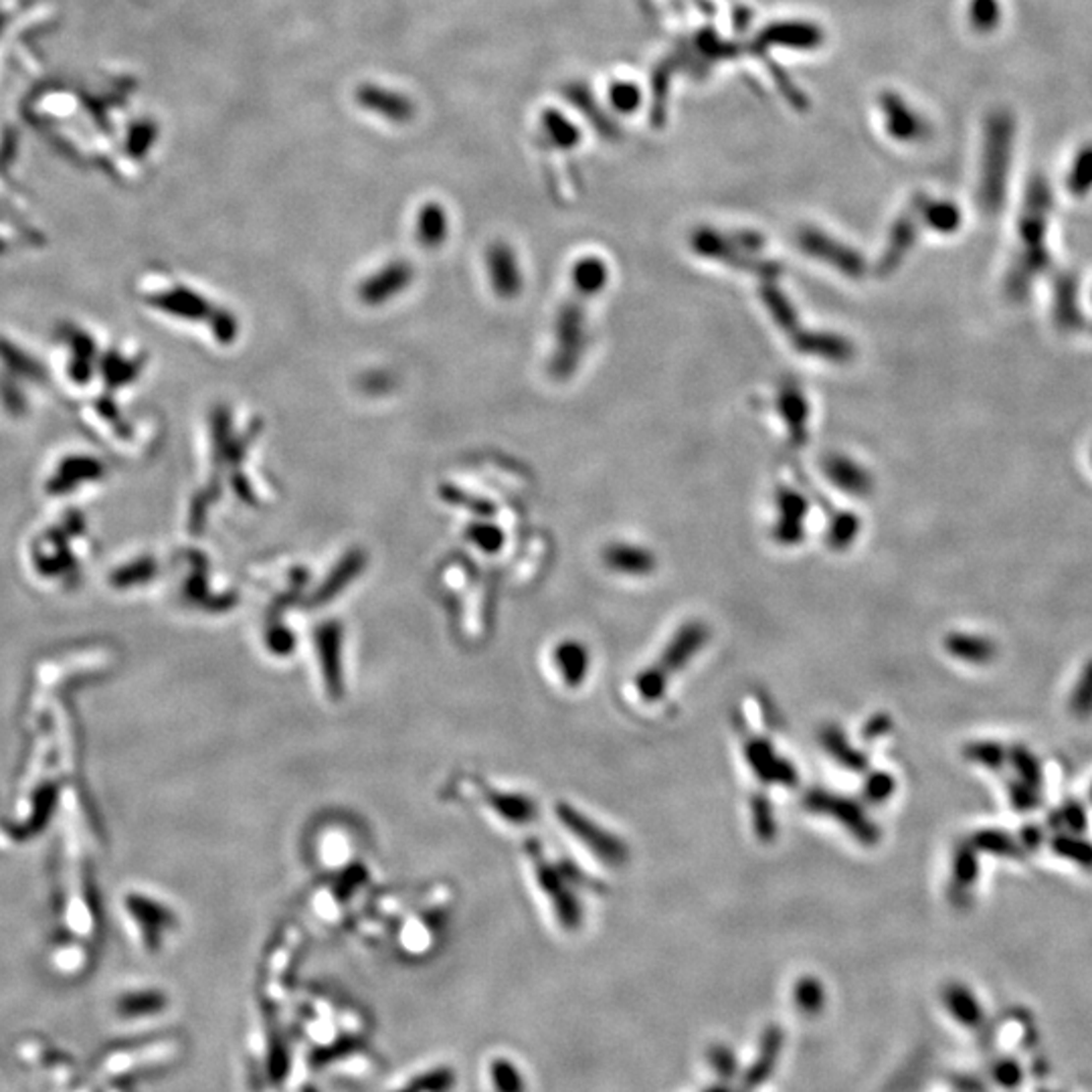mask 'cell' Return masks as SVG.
Here are the masks:
<instances>
[{
	"mask_svg": "<svg viewBox=\"0 0 1092 1092\" xmlns=\"http://www.w3.org/2000/svg\"><path fill=\"white\" fill-rule=\"evenodd\" d=\"M363 565H365V559L361 557V553H353V555H348V557H346V561L342 563V567L338 565L340 569H336V571H334V573L330 575L328 582L324 584V587H322V591H320V593L316 595V597H318V601H320V603H324V601H328V597H332L334 593H338V589H344V584H346V580H348L350 577H355V575H359V571L363 569Z\"/></svg>",
	"mask_w": 1092,
	"mask_h": 1092,
	"instance_id": "cell-23",
	"label": "cell"
},
{
	"mask_svg": "<svg viewBox=\"0 0 1092 1092\" xmlns=\"http://www.w3.org/2000/svg\"><path fill=\"white\" fill-rule=\"evenodd\" d=\"M1013 138H1016V118L1007 109H993L984 130V156H982V186L980 197L986 209L997 211L1003 197L1011 167Z\"/></svg>",
	"mask_w": 1092,
	"mask_h": 1092,
	"instance_id": "cell-2",
	"label": "cell"
},
{
	"mask_svg": "<svg viewBox=\"0 0 1092 1092\" xmlns=\"http://www.w3.org/2000/svg\"><path fill=\"white\" fill-rule=\"evenodd\" d=\"M967 759H971L973 763H980L984 767H990V769H995L999 767L1003 761V751L995 745V743H975L971 747H967L965 751Z\"/></svg>",
	"mask_w": 1092,
	"mask_h": 1092,
	"instance_id": "cell-27",
	"label": "cell"
},
{
	"mask_svg": "<svg viewBox=\"0 0 1092 1092\" xmlns=\"http://www.w3.org/2000/svg\"><path fill=\"white\" fill-rule=\"evenodd\" d=\"M803 805L807 807V811L834 817L836 822H840L853 838H857L866 846L876 844L880 838L876 824L862 811V807L850 797L834 795L832 791L813 789L805 795Z\"/></svg>",
	"mask_w": 1092,
	"mask_h": 1092,
	"instance_id": "cell-5",
	"label": "cell"
},
{
	"mask_svg": "<svg viewBox=\"0 0 1092 1092\" xmlns=\"http://www.w3.org/2000/svg\"><path fill=\"white\" fill-rule=\"evenodd\" d=\"M557 817L561 826L575 838L579 844H582L591 853L597 855L607 866H621L628 862L630 848L621 838L613 836L605 828L597 826L593 819H589L584 813L577 811L569 803L557 805Z\"/></svg>",
	"mask_w": 1092,
	"mask_h": 1092,
	"instance_id": "cell-4",
	"label": "cell"
},
{
	"mask_svg": "<svg viewBox=\"0 0 1092 1092\" xmlns=\"http://www.w3.org/2000/svg\"><path fill=\"white\" fill-rule=\"evenodd\" d=\"M316 661L330 698L342 694V630L336 623H324L314 636Z\"/></svg>",
	"mask_w": 1092,
	"mask_h": 1092,
	"instance_id": "cell-8",
	"label": "cell"
},
{
	"mask_svg": "<svg viewBox=\"0 0 1092 1092\" xmlns=\"http://www.w3.org/2000/svg\"><path fill=\"white\" fill-rule=\"evenodd\" d=\"M753 824L761 838H773L775 836V817L773 807L767 799H755L753 801Z\"/></svg>",
	"mask_w": 1092,
	"mask_h": 1092,
	"instance_id": "cell-29",
	"label": "cell"
},
{
	"mask_svg": "<svg viewBox=\"0 0 1092 1092\" xmlns=\"http://www.w3.org/2000/svg\"><path fill=\"white\" fill-rule=\"evenodd\" d=\"M528 857L532 862V876L536 880V886H538V890H540V894L544 896V899L549 901V905L553 907L559 922L565 928L579 926L580 905L577 901V896H575L571 884L575 880L582 882L584 878L575 876L579 872L571 864H565V866L549 864L544 860V855L538 848H532L528 852Z\"/></svg>",
	"mask_w": 1092,
	"mask_h": 1092,
	"instance_id": "cell-3",
	"label": "cell"
},
{
	"mask_svg": "<svg viewBox=\"0 0 1092 1092\" xmlns=\"http://www.w3.org/2000/svg\"><path fill=\"white\" fill-rule=\"evenodd\" d=\"M973 846H984L986 850L990 852H995V853H1013V842L1009 840V836L1001 834V832H993V830H984L980 832L978 836H975V842H971Z\"/></svg>",
	"mask_w": 1092,
	"mask_h": 1092,
	"instance_id": "cell-30",
	"label": "cell"
},
{
	"mask_svg": "<svg viewBox=\"0 0 1092 1092\" xmlns=\"http://www.w3.org/2000/svg\"><path fill=\"white\" fill-rule=\"evenodd\" d=\"M819 740H822V747L830 753V757L836 759V763H840L848 771L862 773V771L868 769L866 755L862 751L853 749L852 743L848 740V736L838 726H826L822 730V736H819Z\"/></svg>",
	"mask_w": 1092,
	"mask_h": 1092,
	"instance_id": "cell-16",
	"label": "cell"
},
{
	"mask_svg": "<svg viewBox=\"0 0 1092 1092\" xmlns=\"http://www.w3.org/2000/svg\"><path fill=\"white\" fill-rule=\"evenodd\" d=\"M1066 184L1076 197H1082V194L1092 188V142L1084 144L1076 152L1070 172L1066 176Z\"/></svg>",
	"mask_w": 1092,
	"mask_h": 1092,
	"instance_id": "cell-20",
	"label": "cell"
},
{
	"mask_svg": "<svg viewBox=\"0 0 1092 1092\" xmlns=\"http://www.w3.org/2000/svg\"><path fill=\"white\" fill-rule=\"evenodd\" d=\"M494 1086L498 1092H518L520 1090V1078L514 1070V1066L506 1060H496L492 1066Z\"/></svg>",
	"mask_w": 1092,
	"mask_h": 1092,
	"instance_id": "cell-28",
	"label": "cell"
},
{
	"mask_svg": "<svg viewBox=\"0 0 1092 1092\" xmlns=\"http://www.w3.org/2000/svg\"><path fill=\"white\" fill-rule=\"evenodd\" d=\"M709 628L702 621H690L682 626L674 638L668 642V646L661 651V655L655 659V664L664 670L668 676L686 668L688 661L705 648L709 642Z\"/></svg>",
	"mask_w": 1092,
	"mask_h": 1092,
	"instance_id": "cell-10",
	"label": "cell"
},
{
	"mask_svg": "<svg viewBox=\"0 0 1092 1092\" xmlns=\"http://www.w3.org/2000/svg\"><path fill=\"white\" fill-rule=\"evenodd\" d=\"M605 565L621 575L644 577L655 569V557L636 544H611L603 553Z\"/></svg>",
	"mask_w": 1092,
	"mask_h": 1092,
	"instance_id": "cell-15",
	"label": "cell"
},
{
	"mask_svg": "<svg viewBox=\"0 0 1092 1092\" xmlns=\"http://www.w3.org/2000/svg\"><path fill=\"white\" fill-rule=\"evenodd\" d=\"M542 126H544L546 134H549V138L559 148H573L579 142L577 128L567 118H563L561 111H557V109H546L544 111Z\"/></svg>",
	"mask_w": 1092,
	"mask_h": 1092,
	"instance_id": "cell-21",
	"label": "cell"
},
{
	"mask_svg": "<svg viewBox=\"0 0 1092 1092\" xmlns=\"http://www.w3.org/2000/svg\"><path fill=\"white\" fill-rule=\"evenodd\" d=\"M1090 797H1092V789H1090Z\"/></svg>",
	"mask_w": 1092,
	"mask_h": 1092,
	"instance_id": "cell-33",
	"label": "cell"
},
{
	"mask_svg": "<svg viewBox=\"0 0 1092 1092\" xmlns=\"http://www.w3.org/2000/svg\"><path fill=\"white\" fill-rule=\"evenodd\" d=\"M975 880H978V857L973 853V846L965 844L955 853L951 892H969Z\"/></svg>",
	"mask_w": 1092,
	"mask_h": 1092,
	"instance_id": "cell-18",
	"label": "cell"
},
{
	"mask_svg": "<svg viewBox=\"0 0 1092 1092\" xmlns=\"http://www.w3.org/2000/svg\"><path fill=\"white\" fill-rule=\"evenodd\" d=\"M892 720L886 717V715H876L868 724H866V736L872 738V736H880L882 732H886L890 728Z\"/></svg>",
	"mask_w": 1092,
	"mask_h": 1092,
	"instance_id": "cell-32",
	"label": "cell"
},
{
	"mask_svg": "<svg viewBox=\"0 0 1092 1092\" xmlns=\"http://www.w3.org/2000/svg\"><path fill=\"white\" fill-rule=\"evenodd\" d=\"M357 102L365 109L380 115V118L393 124H407L415 118V103L407 96H401L382 86H375V84L361 86L357 90Z\"/></svg>",
	"mask_w": 1092,
	"mask_h": 1092,
	"instance_id": "cell-11",
	"label": "cell"
},
{
	"mask_svg": "<svg viewBox=\"0 0 1092 1092\" xmlns=\"http://www.w3.org/2000/svg\"><path fill=\"white\" fill-rule=\"evenodd\" d=\"M1060 852L1064 855H1068L1070 860H1076L1078 864L1082 866H1092V848L1088 844H1068V842H1062L1060 846Z\"/></svg>",
	"mask_w": 1092,
	"mask_h": 1092,
	"instance_id": "cell-31",
	"label": "cell"
},
{
	"mask_svg": "<svg viewBox=\"0 0 1092 1092\" xmlns=\"http://www.w3.org/2000/svg\"><path fill=\"white\" fill-rule=\"evenodd\" d=\"M415 278V271L407 261H391L376 269L359 286V298L367 306H382L401 296Z\"/></svg>",
	"mask_w": 1092,
	"mask_h": 1092,
	"instance_id": "cell-6",
	"label": "cell"
},
{
	"mask_svg": "<svg viewBox=\"0 0 1092 1092\" xmlns=\"http://www.w3.org/2000/svg\"><path fill=\"white\" fill-rule=\"evenodd\" d=\"M947 651L963 661H971V664H986L995 655V646L980 636H963L953 634L945 642Z\"/></svg>",
	"mask_w": 1092,
	"mask_h": 1092,
	"instance_id": "cell-17",
	"label": "cell"
},
{
	"mask_svg": "<svg viewBox=\"0 0 1092 1092\" xmlns=\"http://www.w3.org/2000/svg\"><path fill=\"white\" fill-rule=\"evenodd\" d=\"M480 791H482L480 797H482L486 809L504 824L518 828L522 824L532 822V819L536 817V803L526 795L490 789L488 785L486 787L480 785Z\"/></svg>",
	"mask_w": 1092,
	"mask_h": 1092,
	"instance_id": "cell-12",
	"label": "cell"
},
{
	"mask_svg": "<svg viewBox=\"0 0 1092 1092\" xmlns=\"http://www.w3.org/2000/svg\"><path fill=\"white\" fill-rule=\"evenodd\" d=\"M1001 3L999 0H969L967 17L971 27L978 33H991L1001 25Z\"/></svg>",
	"mask_w": 1092,
	"mask_h": 1092,
	"instance_id": "cell-19",
	"label": "cell"
},
{
	"mask_svg": "<svg viewBox=\"0 0 1092 1092\" xmlns=\"http://www.w3.org/2000/svg\"><path fill=\"white\" fill-rule=\"evenodd\" d=\"M745 757L749 767L759 775L761 782L773 784V785H785V787H791L797 784L795 767L787 759L779 757L769 740L749 738L745 745Z\"/></svg>",
	"mask_w": 1092,
	"mask_h": 1092,
	"instance_id": "cell-9",
	"label": "cell"
},
{
	"mask_svg": "<svg viewBox=\"0 0 1092 1092\" xmlns=\"http://www.w3.org/2000/svg\"><path fill=\"white\" fill-rule=\"evenodd\" d=\"M668 678H670V676H668L664 670H661V668L655 664V661H653V664H651L649 668L642 670V672L638 674V678H636V690H638L640 698L646 700V702H655V700H659L661 696L666 694Z\"/></svg>",
	"mask_w": 1092,
	"mask_h": 1092,
	"instance_id": "cell-22",
	"label": "cell"
},
{
	"mask_svg": "<svg viewBox=\"0 0 1092 1092\" xmlns=\"http://www.w3.org/2000/svg\"><path fill=\"white\" fill-rule=\"evenodd\" d=\"M607 265L601 257H582L573 267L575 296L561 306L555 324V350L551 375L567 380L579 369L587 346V302L601 294L607 284Z\"/></svg>",
	"mask_w": 1092,
	"mask_h": 1092,
	"instance_id": "cell-1",
	"label": "cell"
},
{
	"mask_svg": "<svg viewBox=\"0 0 1092 1092\" xmlns=\"http://www.w3.org/2000/svg\"><path fill=\"white\" fill-rule=\"evenodd\" d=\"M1070 711L1078 718L1092 717V659L1088 661L1078 678V684L1074 686V692L1070 698Z\"/></svg>",
	"mask_w": 1092,
	"mask_h": 1092,
	"instance_id": "cell-24",
	"label": "cell"
},
{
	"mask_svg": "<svg viewBox=\"0 0 1092 1092\" xmlns=\"http://www.w3.org/2000/svg\"><path fill=\"white\" fill-rule=\"evenodd\" d=\"M161 995L154 993H142V995H128L120 1003V1011L124 1016H144V1013H154L163 1007Z\"/></svg>",
	"mask_w": 1092,
	"mask_h": 1092,
	"instance_id": "cell-25",
	"label": "cell"
},
{
	"mask_svg": "<svg viewBox=\"0 0 1092 1092\" xmlns=\"http://www.w3.org/2000/svg\"><path fill=\"white\" fill-rule=\"evenodd\" d=\"M892 791H894V779L888 773L870 775L866 785H864V795L872 803L886 801L892 795Z\"/></svg>",
	"mask_w": 1092,
	"mask_h": 1092,
	"instance_id": "cell-26",
	"label": "cell"
},
{
	"mask_svg": "<svg viewBox=\"0 0 1092 1092\" xmlns=\"http://www.w3.org/2000/svg\"><path fill=\"white\" fill-rule=\"evenodd\" d=\"M486 265L490 273L492 290L498 298L514 300L520 296L524 286L522 267L514 249L509 243L496 241L494 245H490L486 253Z\"/></svg>",
	"mask_w": 1092,
	"mask_h": 1092,
	"instance_id": "cell-7",
	"label": "cell"
},
{
	"mask_svg": "<svg viewBox=\"0 0 1092 1092\" xmlns=\"http://www.w3.org/2000/svg\"><path fill=\"white\" fill-rule=\"evenodd\" d=\"M553 668L559 674L561 682L569 688H579L591 668V657L587 648L575 640H565L555 646Z\"/></svg>",
	"mask_w": 1092,
	"mask_h": 1092,
	"instance_id": "cell-13",
	"label": "cell"
},
{
	"mask_svg": "<svg viewBox=\"0 0 1092 1092\" xmlns=\"http://www.w3.org/2000/svg\"><path fill=\"white\" fill-rule=\"evenodd\" d=\"M449 236V219L445 207L440 203H425L415 219V238L421 247L434 251L440 249Z\"/></svg>",
	"mask_w": 1092,
	"mask_h": 1092,
	"instance_id": "cell-14",
	"label": "cell"
}]
</instances>
